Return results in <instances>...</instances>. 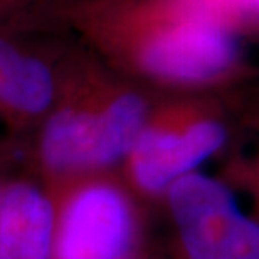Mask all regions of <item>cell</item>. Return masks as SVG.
I'll return each instance as SVG.
<instances>
[{
  "mask_svg": "<svg viewBox=\"0 0 259 259\" xmlns=\"http://www.w3.org/2000/svg\"><path fill=\"white\" fill-rule=\"evenodd\" d=\"M25 32H7L0 34V98H2L5 77L10 66V61L14 58V53L19 46V40Z\"/></svg>",
  "mask_w": 259,
  "mask_h": 259,
  "instance_id": "cell-10",
  "label": "cell"
},
{
  "mask_svg": "<svg viewBox=\"0 0 259 259\" xmlns=\"http://www.w3.org/2000/svg\"><path fill=\"white\" fill-rule=\"evenodd\" d=\"M155 91L113 71L81 42L69 44L58 95L27 152L44 189L91 172H118Z\"/></svg>",
  "mask_w": 259,
  "mask_h": 259,
  "instance_id": "cell-2",
  "label": "cell"
},
{
  "mask_svg": "<svg viewBox=\"0 0 259 259\" xmlns=\"http://www.w3.org/2000/svg\"><path fill=\"white\" fill-rule=\"evenodd\" d=\"M140 259H150V257H148L147 254H143V256H142V257H140Z\"/></svg>",
  "mask_w": 259,
  "mask_h": 259,
  "instance_id": "cell-13",
  "label": "cell"
},
{
  "mask_svg": "<svg viewBox=\"0 0 259 259\" xmlns=\"http://www.w3.org/2000/svg\"><path fill=\"white\" fill-rule=\"evenodd\" d=\"M113 71L158 93H224L252 74L234 34L204 0H90L61 15Z\"/></svg>",
  "mask_w": 259,
  "mask_h": 259,
  "instance_id": "cell-1",
  "label": "cell"
},
{
  "mask_svg": "<svg viewBox=\"0 0 259 259\" xmlns=\"http://www.w3.org/2000/svg\"><path fill=\"white\" fill-rule=\"evenodd\" d=\"M63 25L37 0H0V34L54 30Z\"/></svg>",
  "mask_w": 259,
  "mask_h": 259,
  "instance_id": "cell-7",
  "label": "cell"
},
{
  "mask_svg": "<svg viewBox=\"0 0 259 259\" xmlns=\"http://www.w3.org/2000/svg\"><path fill=\"white\" fill-rule=\"evenodd\" d=\"M204 2H205V0H204Z\"/></svg>",
  "mask_w": 259,
  "mask_h": 259,
  "instance_id": "cell-14",
  "label": "cell"
},
{
  "mask_svg": "<svg viewBox=\"0 0 259 259\" xmlns=\"http://www.w3.org/2000/svg\"><path fill=\"white\" fill-rule=\"evenodd\" d=\"M222 93H158L118 174L143 207L162 204L167 190L224 152L232 137Z\"/></svg>",
  "mask_w": 259,
  "mask_h": 259,
  "instance_id": "cell-3",
  "label": "cell"
},
{
  "mask_svg": "<svg viewBox=\"0 0 259 259\" xmlns=\"http://www.w3.org/2000/svg\"><path fill=\"white\" fill-rule=\"evenodd\" d=\"M0 158H2V153H0ZM4 185H5V179L0 174V202H2V195H4Z\"/></svg>",
  "mask_w": 259,
  "mask_h": 259,
  "instance_id": "cell-12",
  "label": "cell"
},
{
  "mask_svg": "<svg viewBox=\"0 0 259 259\" xmlns=\"http://www.w3.org/2000/svg\"><path fill=\"white\" fill-rule=\"evenodd\" d=\"M162 205L180 259H259V219L242 210L227 180L192 172L167 190Z\"/></svg>",
  "mask_w": 259,
  "mask_h": 259,
  "instance_id": "cell-5",
  "label": "cell"
},
{
  "mask_svg": "<svg viewBox=\"0 0 259 259\" xmlns=\"http://www.w3.org/2000/svg\"><path fill=\"white\" fill-rule=\"evenodd\" d=\"M37 2L42 5V7L48 10L54 19H58L61 22V15H63L64 12L77 7V5L90 2V0H37Z\"/></svg>",
  "mask_w": 259,
  "mask_h": 259,
  "instance_id": "cell-11",
  "label": "cell"
},
{
  "mask_svg": "<svg viewBox=\"0 0 259 259\" xmlns=\"http://www.w3.org/2000/svg\"><path fill=\"white\" fill-rule=\"evenodd\" d=\"M242 125L254 132L259 138V100L242 106ZM239 170L242 177L247 179L252 192H259V157L252 160H239Z\"/></svg>",
  "mask_w": 259,
  "mask_h": 259,
  "instance_id": "cell-9",
  "label": "cell"
},
{
  "mask_svg": "<svg viewBox=\"0 0 259 259\" xmlns=\"http://www.w3.org/2000/svg\"><path fill=\"white\" fill-rule=\"evenodd\" d=\"M44 190L53 205L54 259H140L145 254L143 204L118 172L76 175Z\"/></svg>",
  "mask_w": 259,
  "mask_h": 259,
  "instance_id": "cell-4",
  "label": "cell"
},
{
  "mask_svg": "<svg viewBox=\"0 0 259 259\" xmlns=\"http://www.w3.org/2000/svg\"><path fill=\"white\" fill-rule=\"evenodd\" d=\"M53 205L37 179H5L0 259H54Z\"/></svg>",
  "mask_w": 259,
  "mask_h": 259,
  "instance_id": "cell-6",
  "label": "cell"
},
{
  "mask_svg": "<svg viewBox=\"0 0 259 259\" xmlns=\"http://www.w3.org/2000/svg\"><path fill=\"white\" fill-rule=\"evenodd\" d=\"M234 34L259 30V0H205Z\"/></svg>",
  "mask_w": 259,
  "mask_h": 259,
  "instance_id": "cell-8",
  "label": "cell"
}]
</instances>
